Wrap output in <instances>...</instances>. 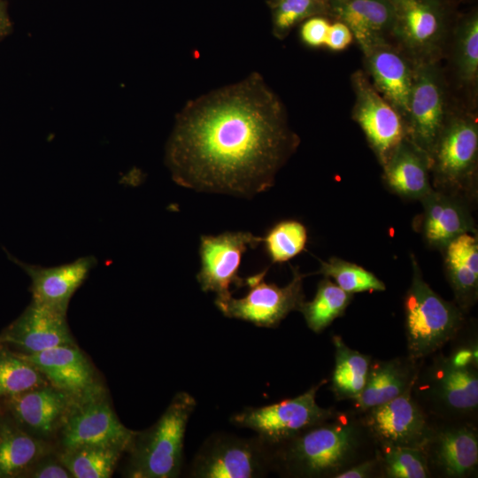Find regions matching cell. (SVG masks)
<instances>
[{
	"mask_svg": "<svg viewBox=\"0 0 478 478\" xmlns=\"http://www.w3.org/2000/svg\"><path fill=\"white\" fill-rule=\"evenodd\" d=\"M298 144L280 97L251 73L183 106L166 164L181 187L248 198L274 185Z\"/></svg>",
	"mask_w": 478,
	"mask_h": 478,
	"instance_id": "obj_1",
	"label": "cell"
},
{
	"mask_svg": "<svg viewBox=\"0 0 478 478\" xmlns=\"http://www.w3.org/2000/svg\"><path fill=\"white\" fill-rule=\"evenodd\" d=\"M363 422L335 418L314 425L274 447V469L296 477H335L359 462Z\"/></svg>",
	"mask_w": 478,
	"mask_h": 478,
	"instance_id": "obj_2",
	"label": "cell"
},
{
	"mask_svg": "<svg viewBox=\"0 0 478 478\" xmlns=\"http://www.w3.org/2000/svg\"><path fill=\"white\" fill-rule=\"evenodd\" d=\"M197 405L189 393L178 392L160 418L144 431L136 432L128 451L126 476L175 478L181 474L187 424Z\"/></svg>",
	"mask_w": 478,
	"mask_h": 478,
	"instance_id": "obj_3",
	"label": "cell"
},
{
	"mask_svg": "<svg viewBox=\"0 0 478 478\" xmlns=\"http://www.w3.org/2000/svg\"><path fill=\"white\" fill-rule=\"evenodd\" d=\"M412 266V281L404 298L405 328L408 358L417 361L435 353L457 335L463 311L429 287L413 257Z\"/></svg>",
	"mask_w": 478,
	"mask_h": 478,
	"instance_id": "obj_4",
	"label": "cell"
},
{
	"mask_svg": "<svg viewBox=\"0 0 478 478\" xmlns=\"http://www.w3.org/2000/svg\"><path fill=\"white\" fill-rule=\"evenodd\" d=\"M478 124L468 113L449 114L430 156L436 189L466 196L474 192Z\"/></svg>",
	"mask_w": 478,
	"mask_h": 478,
	"instance_id": "obj_5",
	"label": "cell"
},
{
	"mask_svg": "<svg viewBox=\"0 0 478 478\" xmlns=\"http://www.w3.org/2000/svg\"><path fill=\"white\" fill-rule=\"evenodd\" d=\"M136 431L125 427L115 413L103 384L75 397L54 443L56 450L104 445L128 452Z\"/></svg>",
	"mask_w": 478,
	"mask_h": 478,
	"instance_id": "obj_6",
	"label": "cell"
},
{
	"mask_svg": "<svg viewBox=\"0 0 478 478\" xmlns=\"http://www.w3.org/2000/svg\"><path fill=\"white\" fill-rule=\"evenodd\" d=\"M274 469V447L258 436L238 437L219 433L196 454L189 474L195 478H255Z\"/></svg>",
	"mask_w": 478,
	"mask_h": 478,
	"instance_id": "obj_7",
	"label": "cell"
},
{
	"mask_svg": "<svg viewBox=\"0 0 478 478\" xmlns=\"http://www.w3.org/2000/svg\"><path fill=\"white\" fill-rule=\"evenodd\" d=\"M392 7L389 36L412 62L436 61L447 28L445 0H389Z\"/></svg>",
	"mask_w": 478,
	"mask_h": 478,
	"instance_id": "obj_8",
	"label": "cell"
},
{
	"mask_svg": "<svg viewBox=\"0 0 478 478\" xmlns=\"http://www.w3.org/2000/svg\"><path fill=\"white\" fill-rule=\"evenodd\" d=\"M324 382L303 394L260 407H247L231 417V422L250 428L272 446L292 438L302 431L335 416L331 408L320 407L316 394Z\"/></svg>",
	"mask_w": 478,
	"mask_h": 478,
	"instance_id": "obj_9",
	"label": "cell"
},
{
	"mask_svg": "<svg viewBox=\"0 0 478 478\" xmlns=\"http://www.w3.org/2000/svg\"><path fill=\"white\" fill-rule=\"evenodd\" d=\"M267 268L245 279L249 288L242 298L232 296L215 299L217 308L227 318L251 322L258 327L275 328L292 311H298L305 301L303 279L297 267H292V279L284 287L265 281Z\"/></svg>",
	"mask_w": 478,
	"mask_h": 478,
	"instance_id": "obj_10",
	"label": "cell"
},
{
	"mask_svg": "<svg viewBox=\"0 0 478 478\" xmlns=\"http://www.w3.org/2000/svg\"><path fill=\"white\" fill-rule=\"evenodd\" d=\"M416 381L420 382L421 397L437 414L459 419L477 411V364L463 365L441 355L422 375L417 374Z\"/></svg>",
	"mask_w": 478,
	"mask_h": 478,
	"instance_id": "obj_11",
	"label": "cell"
},
{
	"mask_svg": "<svg viewBox=\"0 0 478 478\" xmlns=\"http://www.w3.org/2000/svg\"><path fill=\"white\" fill-rule=\"evenodd\" d=\"M445 91L436 61L414 62L413 83L405 119L407 138L430 160L448 118Z\"/></svg>",
	"mask_w": 478,
	"mask_h": 478,
	"instance_id": "obj_12",
	"label": "cell"
},
{
	"mask_svg": "<svg viewBox=\"0 0 478 478\" xmlns=\"http://www.w3.org/2000/svg\"><path fill=\"white\" fill-rule=\"evenodd\" d=\"M351 84L355 93L353 119L383 166L395 149L407 139L405 123L363 72L352 73Z\"/></svg>",
	"mask_w": 478,
	"mask_h": 478,
	"instance_id": "obj_13",
	"label": "cell"
},
{
	"mask_svg": "<svg viewBox=\"0 0 478 478\" xmlns=\"http://www.w3.org/2000/svg\"><path fill=\"white\" fill-rule=\"evenodd\" d=\"M262 237L249 231L224 232L218 235H202L199 255L201 268L197 280L203 291L216 294V299L232 296L230 286H245V279L238 275L243 253L256 248Z\"/></svg>",
	"mask_w": 478,
	"mask_h": 478,
	"instance_id": "obj_14",
	"label": "cell"
},
{
	"mask_svg": "<svg viewBox=\"0 0 478 478\" xmlns=\"http://www.w3.org/2000/svg\"><path fill=\"white\" fill-rule=\"evenodd\" d=\"M412 388L365 412L363 424L382 447H424L433 429Z\"/></svg>",
	"mask_w": 478,
	"mask_h": 478,
	"instance_id": "obj_15",
	"label": "cell"
},
{
	"mask_svg": "<svg viewBox=\"0 0 478 478\" xmlns=\"http://www.w3.org/2000/svg\"><path fill=\"white\" fill-rule=\"evenodd\" d=\"M75 396L46 384L4 399L11 418L31 436L53 443Z\"/></svg>",
	"mask_w": 478,
	"mask_h": 478,
	"instance_id": "obj_16",
	"label": "cell"
},
{
	"mask_svg": "<svg viewBox=\"0 0 478 478\" xmlns=\"http://www.w3.org/2000/svg\"><path fill=\"white\" fill-rule=\"evenodd\" d=\"M0 343L13 346L19 351L18 353L22 354H34L58 346L77 345L66 321V314L33 301L0 334Z\"/></svg>",
	"mask_w": 478,
	"mask_h": 478,
	"instance_id": "obj_17",
	"label": "cell"
},
{
	"mask_svg": "<svg viewBox=\"0 0 478 478\" xmlns=\"http://www.w3.org/2000/svg\"><path fill=\"white\" fill-rule=\"evenodd\" d=\"M363 53L371 83L405 121L413 83L414 62L388 41L374 45Z\"/></svg>",
	"mask_w": 478,
	"mask_h": 478,
	"instance_id": "obj_18",
	"label": "cell"
},
{
	"mask_svg": "<svg viewBox=\"0 0 478 478\" xmlns=\"http://www.w3.org/2000/svg\"><path fill=\"white\" fill-rule=\"evenodd\" d=\"M31 279L32 301L66 314L74 292L85 281L96 260L88 256L52 267L24 264L11 257Z\"/></svg>",
	"mask_w": 478,
	"mask_h": 478,
	"instance_id": "obj_19",
	"label": "cell"
},
{
	"mask_svg": "<svg viewBox=\"0 0 478 478\" xmlns=\"http://www.w3.org/2000/svg\"><path fill=\"white\" fill-rule=\"evenodd\" d=\"M19 354L32 363L49 384L73 396H81L102 384L95 367L77 345Z\"/></svg>",
	"mask_w": 478,
	"mask_h": 478,
	"instance_id": "obj_20",
	"label": "cell"
},
{
	"mask_svg": "<svg viewBox=\"0 0 478 478\" xmlns=\"http://www.w3.org/2000/svg\"><path fill=\"white\" fill-rule=\"evenodd\" d=\"M428 466L446 477H465L478 463V437L469 424H455L433 430L424 445Z\"/></svg>",
	"mask_w": 478,
	"mask_h": 478,
	"instance_id": "obj_21",
	"label": "cell"
},
{
	"mask_svg": "<svg viewBox=\"0 0 478 478\" xmlns=\"http://www.w3.org/2000/svg\"><path fill=\"white\" fill-rule=\"evenodd\" d=\"M422 234L432 248L443 250L464 233H474V222L463 197L432 189L422 200Z\"/></svg>",
	"mask_w": 478,
	"mask_h": 478,
	"instance_id": "obj_22",
	"label": "cell"
},
{
	"mask_svg": "<svg viewBox=\"0 0 478 478\" xmlns=\"http://www.w3.org/2000/svg\"><path fill=\"white\" fill-rule=\"evenodd\" d=\"M328 16L348 26L362 51L387 42L390 35L389 0H328Z\"/></svg>",
	"mask_w": 478,
	"mask_h": 478,
	"instance_id": "obj_23",
	"label": "cell"
},
{
	"mask_svg": "<svg viewBox=\"0 0 478 478\" xmlns=\"http://www.w3.org/2000/svg\"><path fill=\"white\" fill-rule=\"evenodd\" d=\"M382 166L389 188L405 198L422 200L433 189L429 158L408 138L395 149Z\"/></svg>",
	"mask_w": 478,
	"mask_h": 478,
	"instance_id": "obj_24",
	"label": "cell"
},
{
	"mask_svg": "<svg viewBox=\"0 0 478 478\" xmlns=\"http://www.w3.org/2000/svg\"><path fill=\"white\" fill-rule=\"evenodd\" d=\"M414 362L409 358L372 361L365 387L354 400L358 411L364 412L412 388L418 374Z\"/></svg>",
	"mask_w": 478,
	"mask_h": 478,
	"instance_id": "obj_25",
	"label": "cell"
},
{
	"mask_svg": "<svg viewBox=\"0 0 478 478\" xmlns=\"http://www.w3.org/2000/svg\"><path fill=\"white\" fill-rule=\"evenodd\" d=\"M447 278L454 292L457 305L467 311L474 305L478 294V240L464 233L443 249Z\"/></svg>",
	"mask_w": 478,
	"mask_h": 478,
	"instance_id": "obj_26",
	"label": "cell"
},
{
	"mask_svg": "<svg viewBox=\"0 0 478 478\" xmlns=\"http://www.w3.org/2000/svg\"><path fill=\"white\" fill-rule=\"evenodd\" d=\"M54 444L38 439L12 419L0 418V478L25 477Z\"/></svg>",
	"mask_w": 478,
	"mask_h": 478,
	"instance_id": "obj_27",
	"label": "cell"
},
{
	"mask_svg": "<svg viewBox=\"0 0 478 478\" xmlns=\"http://www.w3.org/2000/svg\"><path fill=\"white\" fill-rule=\"evenodd\" d=\"M335 367L331 390L339 400L358 398L363 390L371 366V357L350 348L342 337L334 335Z\"/></svg>",
	"mask_w": 478,
	"mask_h": 478,
	"instance_id": "obj_28",
	"label": "cell"
},
{
	"mask_svg": "<svg viewBox=\"0 0 478 478\" xmlns=\"http://www.w3.org/2000/svg\"><path fill=\"white\" fill-rule=\"evenodd\" d=\"M56 452L73 478L112 477L125 453L119 448L104 445H81L56 450Z\"/></svg>",
	"mask_w": 478,
	"mask_h": 478,
	"instance_id": "obj_29",
	"label": "cell"
},
{
	"mask_svg": "<svg viewBox=\"0 0 478 478\" xmlns=\"http://www.w3.org/2000/svg\"><path fill=\"white\" fill-rule=\"evenodd\" d=\"M351 299L352 294L325 277L319 282L313 299L304 301L298 311L303 314L308 328L319 334L343 314Z\"/></svg>",
	"mask_w": 478,
	"mask_h": 478,
	"instance_id": "obj_30",
	"label": "cell"
},
{
	"mask_svg": "<svg viewBox=\"0 0 478 478\" xmlns=\"http://www.w3.org/2000/svg\"><path fill=\"white\" fill-rule=\"evenodd\" d=\"M454 69L459 82L476 89L478 81V13L463 16L455 30Z\"/></svg>",
	"mask_w": 478,
	"mask_h": 478,
	"instance_id": "obj_31",
	"label": "cell"
},
{
	"mask_svg": "<svg viewBox=\"0 0 478 478\" xmlns=\"http://www.w3.org/2000/svg\"><path fill=\"white\" fill-rule=\"evenodd\" d=\"M46 384L49 382L32 363L0 343V398L4 400Z\"/></svg>",
	"mask_w": 478,
	"mask_h": 478,
	"instance_id": "obj_32",
	"label": "cell"
},
{
	"mask_svg": "<svg viewBox=\"0 0 478 478\" xmlns=\"http://www.w3.org/2000/svg\"><path fill=\"white\" fill-rule=\"evenodd\" d=\"M307 230L299 221L282 220L271 227L262 243L272 263H283L298 255L305 248Z\"/></svg>",
	"mask_w": 478,
	"mask_h": 478,
	"instance_id": "obj_33",
	"label": "cell"
},
{
	"mask_svg": "<svg viewBox=\"0 0 478 478\" xmlns=\"http://www.w3.org/2000/svg\"><path fill=\"white\" fill-rule=\"evenodd\" d=\"M381 469L389 478H427L430 475L427 453L422 447H382Z\"/></svg>",
	"mask_w": 478,
	"mask_h": 478,
	"instance_id": "obj_34",
	"label": "cell"
},
{
	"mask_svg": "<svg viewBox=\"0 0 478 478\" xmlns=\"http://www.w3.org/2000/svg\"><path fill=\"white\" fill-rule=\"evenodd\" d=\"M320 262V267L317 273L333 279L337 286L348 293L353 295L365 291H383L386 289L383 281L373 273L354 263L335 257Z\"/></svg>",
	"mask_w": 478,
	"mask_h": 478,
	"instance_id": "obj_35",
	"label": "cell"
},
{
	"mask_svg": "<svg viewBox=\"0 0 478 478\" xmlns=\"http://www.w3.org/2000/svg\"><path fill=\"white\" fill-rule=\"evenodd\" d=\"M273 34L283 39L297 25L314 16H328V0H277L269 4Z\"/></svg>",
	"mask_w": 478,
	"mask_h": 478,
	"instance_id": "obj_36",
	"label": "cell"
},
{
	"mask_svg": "<svg viewBox=\"0 0 478 478\" xmlns=\"http://www.w3.org/2000/svg\"><path fill=\"white\" fill-rule=\"evenodd\" d=\"M31 478H73L68 469L59 460L56 449L41 458L27 473Z\"/></svg>",
	"mask_w": 478,
	"mask_h": 478,
	"instance_id": "obj_37",
	"label": "cell"
},
{
	"mask_svg": "<svg viewBox=\"0 0 478 478\" xmlns=\"http://www.w3.org/2000/svg\"><path fill=\"white\" fill-rule=\"evenodd\" d=\"M330 21L326 16H314L302 23L300 37L310 47L324 46Z\"/></svg>",
	"mask_w": 478,
	"mask_h": 478,
	"instance_id": "obj_38",
	"label": "cell"
},
{
	"mask_svg": "<svg viewBox=\"0 0 478 478\" xmlns=\"http://www.w3.org/2000/svg\"><path fill=\"white\" fill-rule=\"evenodd\" d=\"M353 39V35L347 25L334 20L330 22L324 46L333 51H341L349 47Z\"/></svg>",
	"mask_w": 478,
	"mask_h": 478,
	"instance_id": "obj_39",
	"label": "cell"
},
{
	"mask_svg": "<svg viewBox=\"0 0 478 478\" xmlns=\"http://www.w3.org/2000/svg\"><path fill=\"white\" fill-rule=\"evenodd\" d=\"M379 467V458L370 459L352 465L337 474L335 478H368L374 476Z\"/></svg>",
	"mask_w": 478,
	"mask_h": 478,
	"instance_id": "obj_40",
	"label": "cell"
},
{
	"mask_svg": "<svg viewBox=\"0 0 478 478\" xmlns=\"http://www.w3.org/2000/svg\"><path fill=\"white\" fill-rule=\"evenodd\" d=\"M12 24L7 15L5 7L0 0V39L10 32Z\"/></svg>",
	"mask_w": 478,
	"mask_h": 478,
	"instance_id": "obj_41",
	"label": "cell"
},
{
	"mask_svg": "<svg viewBox=\"0 0 478 478\" xmlns=\"http://www.w3.org/2000/svg\"><path fill=\"white\" fill-rule=\"evenodd\" d=\"M275 1H277V0H268V4H272V3L275 2Z\"/></svg>",
	"mask_w": 478,
	"mask_h": 478,
	"instance_id": "obj_42",
	"label": "cell"
}]
</instances>
